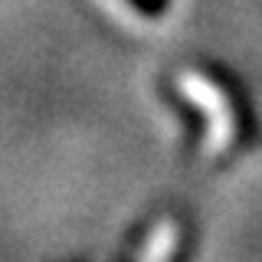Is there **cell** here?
I'll list each match as a JSON object with an SVG mask.
<instances>
[{
	"label": "cell",
	"mask_w": 262,
	"mask_h": 262,
	"mask_svg": "<svg viewBox=\"0 0 262 262\" xmlns=\"http://www.w3.org/2000/svg\"><path fill=\"white\" fill-rule=\"evenodd\" d=\"M177 236L180 229L174 220H158V223L151 226V233H147V243L141 246V249L135 252L138 259H170L177 252Z\"/></svg>",
	"instance_id": "7a4b0ae2"
},
{
	"label": "cell",
	"mask_w": 262,
	"mask_h": 262,
	"mask_svg": "<svg viewBox=\"0 0 262 262\" xmlns=\"http://www.w3.org/2000/svg\"><path fill=\"white\" fill-rule=\"evenodd\" d=\"M174 85H177V92L190 98L196 108L203 112V118H207L203 154H207V158H216V154L229 151V147L236 144V135H239V118H236V112H233L229 95L213 79H207L203 72H193V69L177 72Z\"/></svg>",
	"instance_id": "6da1fadb"
}]
</instances>
